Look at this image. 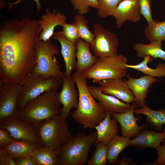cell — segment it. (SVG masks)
<instances>
[{
  "mask_svg": "<svg viewBox=\"0 0 165 165\" xmlns=\"http://www.w3.org/2000/svg\"><path fill=\"white\" fill-rule=\"evenodd\" d=\"M35 128L43 146L53 150L59 148L72 136L66 119L60 115L40 122Z\"/></svg>",
  "mask_w": 165,
  "mask_h": 165,
  "instance_id": "7",
  "label": "cell"
},
{
  "mask_svg": "<svg viewBox=\"0 0 165 165\" xmlns=\"http://www.w3.org/2000/svg\"><path fill=\"white\" fill-rule=\"evenodd\" d=\"M122 0H97L99 8L98 15L101 18L113 15L119 3Z\"/></svg>",
  "mask_w": 165,
  "mask_h": 165,
  "instance_id": "32",
  "label": "cell"
},
{
  "mask_svg": "<svg viewBox=\"0 0 165 165\" xmlns=\"http://www.w3.org/2000/svg\"><path fill=\"white\" fill-rule=\"evenodd\" d=\"M98 83V87L103 93L113 96L127 103L134 102L133 93L123 78L105 79Z\"/></svg>",
  "mask_w": 165,
  "mask_h": 165,
  "instance_id": "13",
  "label": "cell"
},
{
  "mask_svg": "<svg viewBox=\"0 0 165 165\" xmlns=\"http://www.w3.org/2000/svg\"><path fill=\"white\" fill-rule=\"evenodd\" d=\"M136 114H142L146 116V120L150 126L157 130H160L163 125L165 124V109L158 111L153 110L145 105L142 108H137L134 111Z\"/></svg>",
  "mask_w": 165,
  "mask_h": 165,
  "instance_id": "26",
  "label": "cell"
},
{
  "mask_svg": "<svg viewBox=\"0 0 165 165\" xmlns=\"http://www.w3.org/2000/svg\"><path fill=\"white\" fill-rule=\"evenodd\" d=\"M62 26V31L66 38L72 42H76L79 38L76 24L74 21L70 24L65 23Z\"/></svg>",
  "mask_w": 165,
  "mask_h": 165,
  "instance_id": "34",
  "label": "cell"
},
{
  "mask_svg": "<svg viewBox=\"0 0 165 165\" xmlns=\"http://www.w3.org/2000/svg\"><path fill=\"white\" fill-rule=\"evenodd\" d=\"M15 140L7 130L0 128V146L8 145Z\"/></svg>",
  "mask_w": 165,
  "mask_h": 165,
  "instance_id": "37",
  "label": "cell"
},
{
  "mask_svg": "<svg viewBox=\"0 0 165 165\" xmlns=\"http://www.w3.org/2000/svg\"><path fill=\"white\" fill-rule=\"evenodd\" d=\"M163 132H165V128L163 130ZM163 144L165 143V139L163 141Z\"/></svg>",
  "mask_w": 165,
  "mask_h": 165,
  "instance_id": "42",
  "label": "cell"
},
{
  "mask_svg": "<svg viewBox=\"0 0 165 165\" xmlns=\"http://www.w3.org/2000/svg\"><path fill=\"white\" fill-rule=\"evenodd\" d=\"M31 156L36 165H59L56 150L44 146H38Z\"/></svg>",
  "mask_w": 165,
  "mask_h": 165,
  "instance_id": "28",
  "label": "cell"
},
{
  "mask_svg": "<svg viewBox=\"0 0 165 165\" xmlns=\"http://www.w3.org/2000/svg\"><path fill=\"white\" fill-rule=\"evenodd\" d=\"M127 59L121 53L114 56L98 57L95 63L82 73L86 79L98 83L107 79L123 78L127 74L125 64Z\"/></svg>",
  "mask_w": 165,
  "mask_h": 165,
  "instance_id": "8",
  "label": "cell"
},
{
  "mask_svg": "<svg viewBox=\"0 0 165 165\" xmlns=\"http://www.w3.org/2000/svg\"><path fill=\"white\" fill-rule=\"evenodd\" d=\"M75 72L83 73L96 62L98 57L92 54L90 44L79 38L76 42Z\"/></svg>",
  "mask_w": 165,
  "mask_h": 165,
  "instance_id": "20",
  "label": "cell"
},
{
  "mask_svg": "<svg viewBox=\"0 0 165 165\" xmlns=\"http://www.w3.org/2000/svg\"><path fill=\"white\" fill-rule=\"evenodd\" d=\"M16 165H36L31 156L19 157L14 159Z\"/></svg>",
  "mask_w": 165,
  "mask_h": 165,
  "instance_id": "39",
  "label": "cell"
},
{
  "mask_svg": "<svg viewBox=\"0 0 165 165\" xmlns=\"http://www.w3.org/2000/svg\"><path fill=\"white\" fill-rule=\"evenodd\" d=\"M0 165H16L14 159L0 146Z\"/></svg>",
  "mask_w": 165,
  "mask_h": 165,
  "instance_id": "36",
  "label": "cell"
},
{
  "mask_svg": "<svg viewBox=\"0 0 165 165\" xmlns=\"http://www.w3.org/2000/svg\"><path fill=\"white\" fill-rule=\"evenodd\" d=\"M138 106L135 102L132 104L130 108L127 111L122 113H113L112 116L120 125L123 136L130 138L137 136L145 127V125L138 126L137 121L141 119V116L135 117L134 110Z\"/></svg>",
  "mask_w": 165,
  "mask_h": 165,
  "instance_id": "15",
  "label": "cell"
},
{
  "mask_svg": "<svg viewBox=\"0 0 165 165\" xmlns=\"http://www.w3.org/2000/svg\"><path fill=\"white\" fill-rule=\"evenodd\" d=\"M75 83L72 76L65 77L62 80V89L58 93V100L63 106L60 115L66 119L70 115L71 109H75L78 106L79 92Z\"/></svg>",
  "mask_w": 165,
  "mask_h": 165,
  "instance_id": "12",
  "label": "cell"
},
{
  "mask_svg": "<svg viewBox=\"0 0 165 165\" xmlns=\"http://www.w3.org/2000/svg\"><path fill=\"white\" fill-rule=\"evenodd\" d=\"M21 85L0 80V120L17 115L16 105Z\"/></svg>",
  "mask_w": 165,
  "mask_h": 165,
  "instance_id": "11",
  "label": "cell"
},
{
  "mask_svg": "<svg viewBox=\"0 0 165 165\" xmlns=\"http://www.w3.org/2000/svg\"><path fill=\"white\" fill-rule=\"evenodd\" d=\"M46 13L42 15L40 19L38 20V24L42 29L39 35L40 40L46 41L53 36L55 27L61 26L66 23L67 18L64 14L57 11L56 9L50 12L48 8L45 9Z\"/></svg>",
  "mask_w": 165,
  "mask_h": 165,
  "instance_id": "16",
  "label": "cell"
},
{
  "mask_svg": "<svg viewBox=\"0 0 165 165\" xmlns=\"http://www.w3.org/2000/svg\"><path fill=\"white\" fill-rule=\"evenodd\" d=\"M62 79L57 77L43 79L40 76L30 72L19 84L21 89L18 97L16 110H22L30 101L43 93L53 90H58L62 84Z\"/></svg>",
  "mask_w": 165,
  "mask_h": 165,
  "instance_id": "6",
  "label": "cell"
},
{
  "mask_svg": "<svg viewBox=\"0 0 165 165\" xmlns=\"http://www.w3.org/2000/svg\"><path fill=\"white\" fill-rule=\"evenodd\" d=\"M38 20H6L0 27V80L19 84L36 64Z\"/></svg>",
  "mask_w": 165,
  "mask_h": 165,
  "instance_id": "1",
  "label": "cell"
},
{
  "mask_svg": "<svg viewBox=\"0 0 165 165\" xmlns=\"http://www.w3.org/2000/svg\"><path fill=\"white\" fill-rule=\"evenodd\" d=\"M113 16L116 20V27L120 28L127 20L135 23L141 18L138 0H122L116 8Z\"/></svg>",
  "mask_w": 165,
  "mask_h": 165,
  "instance_id": "17",
  "label": "cell"
},
{
  "mask_svg": "<svg viewBox=\"0 0 165 165\" xmlns=\"http://www.w3.org/2000/svg\"><path fill=\"white\" fill-rule=\"evenodd\" d=\"M97 138L96 130L88 134L80 133L72 137L56 150L59 165H84Z\"/></svg>",
  "mask_w": 165,
  "mask_h": 165,
  "instance_id": "4",
  "label": "cell"
},
{
  "mask_svg": "<svg viewBox=\"0 0 165 165\" xmlns=\"http://www.w3.org/2000/svg\"><path fill=\"white\" fill-rule=\"evenodd\" d=\"M120 165H136V163L134 162L131 159H129L127 157H123L119 161Z\"/></svg>",
  "mask_w": 165,
  "mask_h": 165,
  "instance_id": "41",
  "label": "cell"
},
{
  "mask_svg": "<svg viewBox=\"0 0 165 165\" xmlns=\"http://www.w3.org/2000/svg\"><path fill=\"white\" fill-rule=\"evenodd\" d=\"M88 87L92 96L98 100L99 106L106 113L124 112L132 106V104L124 103L113 96L103 93L98 87L89 85Z\"/></svg>",
  "mask_w": 165,
  "mask_h": 165,
  "instance_id": "14",
  "label": "cell"
},
{
  "mask_svg": "<svg viewBox=\"0 0 165 165\" xmlns=\"http://www.w3.org/2000/svg\"><path fill=\"white\" fill-rule=\"evenodd\" d=\"M165 139V132L158 133L144 128L136 137L131 140V146L140 149L151 148L156 149Z\"/></svg>",
  "mask_w": 165,
  "mask_h": 165,
  "instance_id": "21",
  "label": "cell"
},
{
  "mask_svg": "<svg viewBox=\"0 0 165 165\" xmlns=\"http://www.w3.org/2000/svg\"><path fill=\"white\" fill-rule=\"evenodd\" d=\"M0 128L7 130L15 140L26 141L43 146L35 127L17 114L0 120Z\"/></svg>",
  "mask_w": 165,
  "mask_h": 165,
  "instance_id": "10",
  "label": "cell"
},
{
  "mask_svg": "<svg viewBox=\"0 0 165 165\" xmlns=\"http://www.w3.org/2000/svg\"><path fill=\"white\" fill-rule=\"evenodd\" d=\"M52 37L54 39L59 42L61 46V53L65 64L64 75L66 77L71 76L72 72L75 69L76 65V42H72L67 39L62 31L54 32Z\"/></svg>",
  "mask_w": 165,
  "mask_h": 165,
  "instance_id": "19",
  "label": "cell"
},
{
  "mask_svg": "<svg viewBox=\"0 0 165 165\" xmlns=\"http://www.w3.org/2000/svg\"><path fill=\"white\" fill-rule=\"evenodd\" d=\"M146 38L150 41L165 40V20L163 21L154 20L144 30Z\"/></svg>",
  "mask_w": 165,
  "mask_h": 165,
  "instance_id": "29",
  "label": "cell"
},
{
  "mask_svg": "<svg viewBox=\"0 0 165 165\" xmlns=\"http://www.w3.org/2000/svg\"><path fill=\"white\" fill-rule=\"evenodd\" d=\"M152 61L153 58L148 55L144 57L143 61L138 64L130 65L127 63L124 65L127 68L134 69L152 77H165V64L159 63L156 66L155 68H152L148 67L147 64Z\"/></svg>",
  "mask_w": 165,
  "mask_h": 165,
  "instance_id": "27",
  "label": "cell"
},
{
  "mask_svg": "<svg viewBox=\"0 0 165 165\" xmlns=\"http://www.w3.org/2000/svg\"><path fill=\"white\" fill-rule=\"evenodd\" d=\"M36 64L30 72L41 76L44 79L51 77L63 79L65 76L61 71V67L55 56L60 53L57 46L50 39L43 41L39 39L35 47Z\"/></svg>",
  "mask_w": 165,
  "mask_h": 165,
  "instance_id": "5",
  "label": "cell"
},
{
  "mask_svg": "<svg viewBox=\"0 0 165 165\" xmlns=\"http://www.w3.org/2000/svg\"><path fill=\"white\" fill-rule=\"evenodd\" d=\"M79 92L78 105L72 116L84 129H95L104 119L106 113L94 100L86 84V78L82 73L75 72L72 76Z\"/></svg>",
  "mask_w": 165,
  "mask_h": 165,
  "instance_id": "2",
  "label": "cell"
},
{
  "mask_svg": "<svg viewBox=\"0 0 165 165\" xmlns=\"http://www.w3.org/2000/svg\"><path fill=\"white\" fill-rule=\"evenodd\" d=\"M95 145V149L86 163L88 165H106L108 163V145L101 142Z\"/></svg>",
  "mask_w": 165,
  "mask_h": 165,
  "instance_id": "31",
  "label": "cell"
},
{
  "mask_svg": "<svg viewBox=\"0 0 165 165\" xmlns=\"http://www.w3.org/2000/svg\"><path fill=\"white\" fill-rule=\"evenodd\" d=\"M93 28L95 37L90 47L94 55L97 57L118 55L119 39L117 35L101 24H94Z\"/></svg>",
  "mask_w": 165,
  "mask_h": 165,
  "instance_id": "9",
  "label": "cell"
},
{
  "mask_svg": "<svg viewBox=\"0 0 165 165\" xmlns=\"http://www.w3.org/2000/svg\"><path fill=\"white\" fill-rule=\"evenodd\" d=\"M38 145L24 140H15L6 145L2 146L13 158L31 156V154Z\"/></svg>",
  "mask_w": 165,
  "mask_h": 165,
  "instance_id": "25",
  "label": "cell"
},
{
  "mask_svg": "<svg viewBox=\"0 0 165 165\" xmlns=\"http://www.w3.org/2000/svg\"><path fill=\"white\" fill-rule=\"evenodd\" d=\"M162 42L153 40L148 44L138 42L134 44L133 47L139 58H144L148 55L154 59L159 58L165 61V51L162 49Z\"/></svg>",
  "mask_w": 165,
  "mask_h": 165,
  "instance_id": "24",
  "label": "cell"
},
{
  "mask_svg": "<svg viewBox=\"0 0 165 165\" xmlns=\"http://www.w3.org/2000/svg\"><path fill=\"white\" fill-rule=\"evenodd\" d=\"M128 78L126 82L133 93L134 102L141 108L145 105L147 93L150 86L157 80L156 77L145 75L138 78H132L130 75L126 76Z\"/></svg>",
  "mask_w": 165,
  "mask_h": 165,
  "instance_id": "18",
  "label": "cell"
},
{
  "mask_svg": "<svg viewBox=\"0 0 165 165\" xmlns=\"http://www.w3.org/2000/svg\"><path fill=\"white\" fill-rule=\"evenodd\" d=\"M112 114L106 113L104 119L95 128L97 138L94 144L101 142L107 145L111 140L117 134L118 127L116 120L111 118Z\"/></svg>",
  "mask_w": 165,
  "mask_h": 165,
  "instance_id": "22",
  "label": "cell"
},
{
  "mask_svg": "<svg viewBox=\"0 0 165 165\" xmlns=\"http://www.w3.org/2000/svg\"><path fill=\"white\" fill-rule=\"evenodd\" d=\"M130 138L116 134L110 141L108 145L107 163L115 165L119 161L118 156L126 148L131 146Z\"/></svg>",
  "mask_w": 165,
  "mask_h": 165,
  "instance_id": "23",
  "label": "cell"
},
{
  "mask_svg": "<svg viewBox=\"0 0 165 165\" xmlns=\"http://www.w3.org/2000/svg\"><path fill=\"white\" fill-rule=\"evenodd\" d=\"M24 0H18L17 1L13 2H8V8L9 9H10L12 6L14 5H16L17 4L20 2L24 1ZM35 1L37 5V9L36 12H39L40 11L41 9V4L39 1V0H32Z\"/></svg>",
  "mask_w": 165,
  "mask_h": 165,
  "instance_id": "40",
  "label": "cell"
},
{
  "mask_svg": "<svg viewBox=\"0 0 165 165\" xmlns=\"http://www.w3.org/2000/svg\"><path fill=\"white\" fill-rule=\"evenodd\" d=\"M73 21L76 24L79 37L89 44L91 43L95 35L89 29L88 25V20L84 15L78 14L75 15Z\"/></svg>",
  "mask_w": 165,
  "mask_h": 165,
  "instance_id": "30",
  "label": "cell"
},
{
  "mask_svg": "<svg viewBox=\"0 0 165 165\" xmlns=\"http://www.w3.org/2000/svg\"><path fill=\"white\" fill-rule=\"evenodd\" d=\"M75 10H77L78 13L85 15L90 11L89 7L96 9L99 8L97 0H70Z\"/></svg>",
  "mask_w": 165,
  "mask_h": 165,
  "instance_id": "33",
  "label": "cell"
},
{
  "mask_svg": "<svg viewBox=\"0 0 165 165\" xmlns=\"http://www.w3.org/2000/svg\"><path fill=\"white\" fill-rule=\"evenodd\" d=\"M57 90L46 91L29 101L17 115L34 127L43 120L59 115L61 104Z\"/></svg>",
  "mask_w": 165,
  "mask_h": 165,
  "instance_id": "3",
  "label": "cell"
},
{
  "mask_svg": "<svg viewBox=\"0 0 165 165\" xmlns=\"http://www.w3.org/2000/svg\"><path fill=\"white\" fill-rule=\"evenodd\" d=\"M152 0H138L139 13L145 19L148 23L152 22V18L151 11Z\"/></svg>",
  "mask_w": 165,
  "mask_h": 165,
  "instance_id": "35",
  "label": "cell"
},
{
  "mask_svg": "<svg viewBox=\"0 0 165 165\" xmlns=\"http://www.w3.org/2000/svg\"><path fill=\"white\" fill-rule=\"evenodd\" d=\"M156 150L158 156L156 161L152 163V165H165V143H163L162 145H159Z\"/></svg>",
  "mask_w": 165,
  "mask_h": 165,
  "instance_id": "38",
  "label": "cell"
}]
</instances>
